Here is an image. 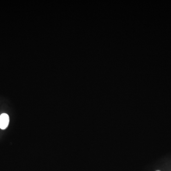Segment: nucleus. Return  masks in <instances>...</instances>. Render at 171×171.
I'll list each match as a JSON object with an SVG mask.
<instances>
[{
    "label": "nucleus",
    "instance_id": "1",
    "mask_svg": "<svg viewBox=\"0 0 171 171\" xmlns=\"http://www.w3.org/2000/svg\"><path fill=\"white\" fill-rule=\"evenodd\" d=\"M9 117L5 113H3L0 116V128L5 129L9 125Z\"/></svg>",
    "mask_w": 171,
    "mask_h": 171
},
{
    "label": "nucleus",
    "instance_id": "2",
    "mask_svg": "<svg viewBox=\"0 0 171 171\" xmlns=\"http://www.w3.org/2000/svg\"></svg>",
    "mask_w": 171,
    "mask_h": 171
}]
</instances>
